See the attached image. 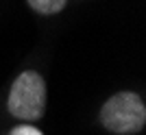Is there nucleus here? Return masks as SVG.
<instances>
[{"instance_id": "1", "label": "nucleus", "mask_w": 146, "mask_h": 135, "mask_svg": "<svg viewBox=\"0 0 146 135\" xmlns=\"http://www.w3.org/2000/svg\"><path fill=\"white\" fill-rule=\"evenodd\" d=\"M98 118L109 133L133 135L146 124V105L135 92H118L100 107Z\"/></svg>"}, {"instance_id": "2", "label": "nucleus", "mask_w": 146, "mask_h": 135, "mask_svg": "<svg viewBox=\"0 0 146 135\" xmlns=\"http://www.w3.org/2000/svg\"><path fill=\"white\" fill-rule=\"evenodd\" d=\"M9 113L18 120H39L46 111V81L35 70H26L13 81L7 98Z\"/></svg>"}, {"instance_id": "3", "label": "nucleus", "mask_w": 146, "mask_h": 135, "mask_svg": "<svg viewBox=\"0 0 146 135\" xmlns=\"http://www.w3.org/2000/svg\"><path fill=\"white\" fill-rule=\"evenodd\" d=\"M26 2L33 11L42 13V15H55L68 5V0H26Z\"/></svg>"}, {"instance_id": "4", "label": "nucleus", "mask_w": 146, "mask_h": 135, "mask_svg": "<svg viewBox=\"0 0 146 135\" xmlns=\"http://www.w3.org/2000/svg\"><path fill=\"white\" fill-rule=\"evenodd\" d=\"M9 135H44V133L39 129H35V126H31V124H20V126H15Z\"/></svg>"}]
</instances>
